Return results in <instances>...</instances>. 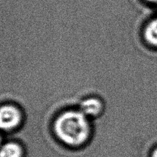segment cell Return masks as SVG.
Wrapping results in <instances>:
<instances>
[{"mask_svg":"<svg viewBox=\"0 0 157 157\" xmlns=\"http://www.w3.org/2000/svg\"><path fill=\"white\" fill-rule=\"evenodd\" d=\"M55 131L62 142L71 147H79L90 136V127L87 117L81 111L70 110L58 117Z\"/></svg>","mask_w":157,"mask_h":157,"instance_id":"cell-1","label":"cell"},{"mask_svg":"<svg viewBox=\"0 0 157 157\" xmlns=\"http://www.w3.org/2000/svg\"><path fill=\"white\" fill-rule=\"evenodd\" d=\"M21 121L20 110L13 105H5L0 107V129L10 130L16 128Z\"/></svg>","mask_w":157,"mask_h":157,"instance_id":"cell-2","label":"cell"},{"mask_svg":"<svg viewBox=\"0 0 157 157\" xmlns=\"http://www.w3.org/2000/svg\"><path fill=\"white\" fill-rule=\"evenodd\" d=\"M80 111L86 117H96L101 113L103 104L101 100L95 98H90L84 100L80 105Z\"/></svg>","mask_w":157,"mask_h":157,"instance_id":"cell-3","label":"cell"},{"mask_svg":"<svg viewBox=\"0 0 157 157\" xmlns=\"http://www.w3.org/2000/svg\"><path fill=\"white\" fill-rule=\"evenodd\" d=\"M22 148L16 143H7L0 147V157H22Z\"/></svg>","mask_w":157,"mask_h":157,"instance_id":"cell-4","label":"cell"},{"mask_svg":"<svg viewBox=\"0 0 157 157\" xmlns=\"http://www.w3.org/2000/svg\"><path fill=\"white\" fill-rule=\"evenodd\" d=\"M145 38L151 45L157 47V18L153 19L145 29Z\"/></svg>","mask_w":157,"mask_h":157,"instance_id":"cell-5","label":"cell"},{"mask_svg":"<svg viewBox=\"0 0 157 157\" xmlns=\"http://www.w3.org/2000/svg\"><path fill=\"white\" fill-rule=\"evenodd\" d=\"M151 157H157V147L153 150V153H152Z\"/></svg>","mask_w":157,"mask_h":157,"instance_id":"cell-6","label":"cell"},{"mask_svg":"<svg viewBox=\"0 0 157 157\" xmlns=\"http://www.w3.org/2000/svg\"><path fill=\"white\" fill-rule=\"evenodd\" d=\"M145 1L150 3H153V4H157V0H145Z\"/></svg>","mask_w":157,"mask_h":157,"instance_id":"cell-7","label":"cell"},{"mask_svg":"<svg viewBox=\"0 0 157 157\" xmlns=\"http://www.w3.org/2000/svg\"><path fill=\"white\" fill-rule=\"evenodd\" d=\"M0 144H1V136H0Z\"/></svg>","mask_w":157,"mask_h":157,"instance_id":"cell-8","label":"cell"}]
</instances>
